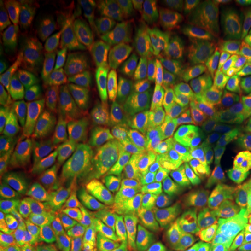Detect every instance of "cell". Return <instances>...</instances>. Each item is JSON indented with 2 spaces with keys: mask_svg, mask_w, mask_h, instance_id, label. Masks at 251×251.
<instances>
[{
  "mask_svg": "<svg viewBox=\"0 0 251 251\" xmlns=\"http://www.w3.org/2000/svg\"><path fill=\"white\" fill-rule=\"evenodd\" d=\"M55 128L57 169L75 179L92 183L109 151L105 109L89 92L70 93L59 105Z\"/></svg>",
  "mask_w": 251,
  "mask_h": 251,
  "instance_id": "6da1fadb",
  "label": "cell"
},
{
  "mask_svg": "<svg viewBox=\"0 0 251 251\" xmlns=\"http://www.w3.org/2000/svg\"><path fill=\"white\" fill-rule=\"evenodd\" d=\"M221 143L213 133L187 130L171 135L161 166L163 183L172 192L218 176L224 168Z\"/></svg>",
  "mask_w": 251,
  "mask_h": 251,
  "instance_id": "7a4b0ae2",
  "label": "cell"
},
{
  "mask_svg": "<svg viewBox=\"0 0 251 251\" xmlns=\"http://www.w3.org/2000/svg\"><path fill=\"white\" fill-rule=\"evenodd\" d=\"M185 43L164 49L157 64L162 72L153 87L149 119L168 120L175 126L214 125L216 120L194 99L184 74Z\"/></svg>",
  "mask_w": 251,
  "mask_h": 251,
  "instance_id": "3957f363",
  "label": "cell"
},
{
  "mask_svg": "<svg viewBox=\"0 0 251 251\" xmlns=\"http://www.w3.org/2000/svg\"><path fill=\"white\" fill-rule=\"evenodd\" d=\"M183 67L197 102L222 127H227L236 105L233 84L224 64L205 47L196 46L185 51Z\"/></svg>",
  "mask_w": 251,
  "mask_h": 251,
  "instance_id": "277c9868",
  "label": "cell"
},
{
  "mask_svg": "<svg viewBox=\"0 0 251 251\" xmlns=\"http://www.w3.org/2000/svg\"><path fill=\"white\" fill-rule=\"evenodd\" d=\"M91 21V14L77 6L54 9L48 56L56 71L65 74L75 67L90 35Z\"/></svg>",
  "mask_w": 251,
  "mask_h": 251,
  "instance_id": "5b68a950",
  "label": "cell"
},
{
  "mask_svg": "<svg viewBox=\"0 0 251 251\" xmlns=\"http://www.w3.org/2000/svg\"><path fill=\"white\" fill-rule=\"evenodd\" d=\"M142 65L133 43L118 40L99 54L94 69V87L105 103H112L141 74Z\"/></svg>",
  "mask_w": 251,
  "mask_h": 251,
  "instance_id": "8992f818",
  "label": "cell"
},
{
  "mask_svg": "<svg viewBox=\"0 0 251 251\" xmlns=\"http://www.w3.org/2000/svg\"><path fill=\"white\" fill-rule=\"evenodd\" d=\"M57 152V131L51 128L43 137L42 144L33 159L24 170L0 190L1 208L14 220L15 225L23 233L25 207L31 191L46 177L49 166L55 161Z\"/></svg>",
  "mask_w": 251,
  "mask_h": 251,
  "instance_id": "52a82bcc",
  "label": "cell"
},
{
  "mask_svg": "<svg viewBox=\"0 0 251 251\" xmlns=\"http://www.w3.org/2000/svg\"><path fill=\"white\" fill-rule=\"evenodd\" d=\"M47 77L45 62H28L14 72L6 85V101L12 117L29 125L40 120Z\"/></svg>",
  "mask_w": 251,
  "mask_h": 251,
  "instance_id": "ba28073f",
  "label": "cell"
},
{
  "mask_svg": "<svg viewBox=\"0 0 251 251\" xmlns=\"http://www.w3.org/2000/svg\"><path fill=\"white\" fill-rule=\"evenodd\" d=\"M194 4L205 17L209 27V36L219 49L226 67L240 83L246 85L236 47L240 6L233 0H201Z\"/></svg>",
  "mask_w": 251,
  "mask_h": 251,
  "instance_id": "9c48e42d",
  "label": "cell"
},
{
  "mask_svg": "<svg viewBox=\"0 0 251 251\" xmlns=\"http://www.w3.org/2000/svg\"><path fill=\"white\" fill-rule=\"evenodd\" d=\"M170 203L162 176L156 170L135 175L109 205L114 215H149L163 212Z\"/></svg>",
  "mask_w": 251,
  "mask_h": 251,
  "instance_id": "30bf717a",
  "label": "cell"
},
{
  "mask_svg": "<svg viewBox=\"0 0 251 251\" xmlns=\"http://www.w3.org/2000/svg\"><path fill=\"white\" fill-rule=\"evenodd\" d=\"M62 219L51 206L41 183L31 191L25 207L23 234L34 251H52L62 243Z\"/></svg>",
  "mask_w": 251,
  "mask_h": 251,
  "instance_id": "8fae6325",
  "label": "cell"
},
{
  "mask_svg": "<svg viewBox=\"0 0 251 251\" xmlns=\"http://www.w3.org/2000/svg\"><path fill=\"white\" fill-rule=\"evenodd\" d=\"M24 46L35 62H45L49 52L54 9L46 2L20 0L11 6Z\"/></svg>",
  "mask_w": 251,
  "mask_h": 251,
  "instance_id": "7c38bea8",
  "label": "cell"
},
{
  "mask_svg": "<svg viewBox=\"0 0 251 251\" xmlns=\"http://www.w3.org/2000/svg\"><path fill=\"white\" fill-rule=\"evenodd\" d=\"M140 137L139 127L127 131H115L112 135L107 166L102 181L103 194L109 205L117 199L125 185L134 176Z\"/></svg>",
  "mask_w": 251,
  "mask_h": 251,
  "instance_id": "4fadbf2b",
  "label": "cell"
},
{
  "mask_svg": "<svg viewBox=\"0 0 251 251\" xmlns=\"http://www.w3.org/2000/svg\"><path fill=\"white\" fill-rule=\"evenodd\" d=\"M41 185L47 199L61 216L63 224L93 211L98 205V199L89 188L67 175L49 172Z\"/></svg>",
  "mask_w": 251,
  "mask_h": 251,
  "instance_id": "5bb4252c",
  "label": "cell"
},
{
  "mask_svg": "<svg viewBox=\"0 0 251 251\" xmlns=\"http://www.w3.org/2000/svg\"><path fill=\"white\" fill-rule=\"evenodd\" d=\"M228 200V184L220 176L172 192L170 196V202L178 208L219 221L225 218Z\"/></svg>",
  "mask_w": 251,
  "mask_h": 251,
  "instance_id": "9a60e30c",
  "label": "cell"
},
{
  "mask_svg": "<svg viewBox=\"0 0 251 251\" xmlns=\"http://www.w3.org/2000/svg\"><path fill=\"white\" fill-rule=\"evenodd\" d=\"M186 251H224V224L183 208L168 212Z\"/></svg>",
  "mask_w": 251,
  "mask_h": 251,
  "instance_id": "2e32d148",
  "label": "cell"
},
{
  "mask_svg": "<svg viewBox=\"0 0 251 251\" xmlns=\"http://www.w3.org/2000/svg\"><path fill=\"white\" fill-rule=\"evenodd\" d=\"M161 72L162 65L156 64L155 70L147 79L128 89L115 100L111 121L117 131H127L139 127L150 108V98H152L153 87Z\"/></svg>",
  "mask_w": 251,
  "mask_h": 251,
  "instance_id": "e0dca14e",
  "label": "cell"
},
{
  "mask_svg": "<svg viewBox=\"0 0 251 251\" xmlns=\"http://www.w3.org/2000/svg\"><path fill=\"white\" fill-rule=\"evenodd\" d=\"M28 56L11 7L1 1L0 6V76L6 78L26 64Z\"/></svg>",
  "mask_w": 251,
  "mask_h": 251,
  "instance_id": "ac0fdd59",
  "label": "cell"
},
{
  "mask_svg": "<svg viewBox=\"0 0 251 251\" xmlns=\"http://www.w3.org/2000/svg\"><path fill=\"white\" fill-rule=\"evenodd\" d=\"M103 242L102 219L97 211L84 213L64 224L62 247L65 251H92Z\"/></svg>",
  "mask_w": 251,
  "mask_h": 251,
  "instance_id": "d6986e66",
  "label": "cell"
},
{
  "mask_svg": "<svg viewBox=\"0 0 251 251\" xmlns=\"http://www.w3.org/2000/svg\"><path fill=\"white\" fill-rule=\"evenodd\" d=\"M227 130L238 162L244 169L251 166V100L235 106Z\"/></svg>",
  "mask_w": 251,
  "mask_h": 251,
  "instance_id": "ffe728a7",
  "label": "cell"
},
{
  "mask_svg": "<svg viewBox=\"0 0 251 251\" xmlns=\"http://www.w3.org/2000/svg\"><path fill=\"white\" fill-rule=\"evenodd\" d=\"M149 218L148 215L119 218L113 231V251H147Z\"/></svg>",
  "mask_w": 251,
  "mask_h": 251,
  "instance_id": "44dd1931",
  "label": "cell"
},
{
  "mask_svg": "<svg viewBox=\"0 0 251 251\" xmlns=\"http://www.w3.org/2000/svg\"><path fill=\"white\" fill-rule=\"evenodd\" d=\"M169 125L170 124L168 120H159L144 128L143 142L141 147L139 162L135 169V175H143L146 172L155 170L156 166L161 163Z\"/></svg>",
  "mask_w": 251,
  "mask_h": 251,
  "instance_id": "7402d4cb",
  "label": "cell"
},
{
  "mask_svg": "<svg viewBox=\"0 0 251 251\" xmlns=\"http://www.w3.org/2000/svg\"><path fill=\"white\" fill-rule=\"evenodd\" d=\"M147 251H186L176 233L168 212L150 215Z\"/></svg>",
  "mask_w": 251,
  "mask_h": 251,
  "instance_id": "603a6c76",
  "label": "cell"
},
{
  "mask_svg": "<svg viewBox=\"0 0 251 251\" xmlns=\"http://www.w3.org/2000/svg\"><path fill=\"white\" fill-rule=\"evenodd\" d=\"M18 226H14L12 218L1 208L0 211V251H30L27 247Z\"/></svg>",
  "mask_w": 251,
  "mask_h": 251,
  "instance_id": "cb8c5ba5",
  "label": "cell"
},
{
  "mask_svg": "<svg viewBox=\"0 0 251 251\" xmlns=\"http://www.w3.org/2000/svg\"><path fill=\"white\" fill-rule=\"evenodd\" d=\"M238 194H240L244 225H246L248 238L251 246V166L244 169L240 176Z\"/></svg>",
  "mask_w": 251,
  "mask_h": 251,
  "instance_id": "d4e9b609",
  "label": "cell"
},
{
  "mask_svg": "<svg viewBox=\"0 0 251 251\" xmlns=\"http://www.w3.org/2000/svg\"><path fill=\"white\" fill-rule=\"evenodd\" d=\"M19 163L14 155L8 150H1L0 155V184H8V180L18 172Z\"/></svg>",
  "mask_w": 251,
  "mask_h": 251,
  "instance_id": "484cf974",
  "label": "cell"
},
{
  "mask_svg": "<svg viewBox=\"0 0 251 251\" xmlns=\"http://www.w3.org/2000/svg\"><path fill=\"white\" fill-rule=\"evenodd\" d=\"M238 63L246 85H251V43L238 49Z\"/></svg>",
  "mask_w": 251,
  "mask_h": 251,
  "instance_id": "4316f807",
  "label": "cell"
},
{
  "mask_svg": "<svg viewBox=\"0 0 251 251\" xmlns=\"http://www.w3.org/2000/svg\"><path fill=\"white\" fill-rule=\"evenodd\" d=\"M243 20H244V26H246L248 33L251 35V1L247 2L246 6H244Z\"/></svg>",
  "mask_w": 251,
  "mask_h": 251,
  "instance_id": "83f0119b",
  "label": "cell"
},
{
  "mask_svg": "<svg viewBox=\"0 0 251 251\" xmlns=\"http://www.w3.org/2000/svg\"><path fill=\"white\" fill-rule=\"evenodd\" d=\"M92 251H113V248L112 247H102V248H100V249L92 250Z\"/></svg>",
  "mask_w": 251,
  "mask_h": 251,
  "instance_id": "f1b7e54d",
  "label": "cell"
},
{
  "mask_svg": "<svg viewBox=\"0 0 251 251\" xmlns=\"http://www.w3.org/2000/svg\"><path fill=\"white\" fill-rule=\"evenodd\" d=\"M52 251H59V250H52Z\"/></svg>",
  "mask_w": 251,
  "mask_h": 251,
  "instance_id": "f546056e",
  "label": "cell"
}]
</instances>
